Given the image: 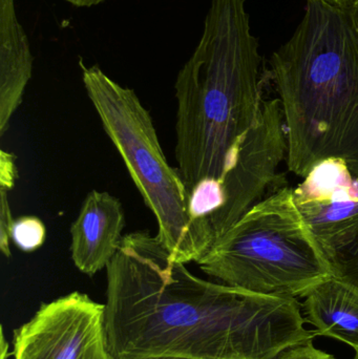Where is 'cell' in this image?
<instances>
[{"mask_svg":"<svg viewBox=\"0 0 358 359\" xmlns=\"http://www.w3.org/2000/svg\"><path fill=\"white\" fill-rule=\"evenodd\" d=\"M0 249L6 257H11L10 240L14 217L8 202V190L0 189Z\"/></svg>","mask_w":358,"mask_h":359,"instance_id":"cell-14","label":"cell"},{"mask_svg":"<svg viewBox=\"0 0 358 359\" xmlns=\"http://www.w3.org/2000/svg\"><path fill=\"white\" fill-rule=\"evenodd\" d=\"M76 8H90V6H98L102 4L104 0H64Z\"/></svg>","mask_w":358,"mask_h":359,"instance_id":"cell-17","label":"cell"},{"mask_svg":"<svg viewBox=\"0 0 358 359\" xmlns=\"http://www.w3.org/2000/svg\"><path fill=\"white\" fill-rule=\"evenodd\" d=\"M14 359H115L107 344L105 304L69 293L42 304L13 333Z\"/></svg>","mask_w":358,"mask_h":359,"instance_id":"cell-6","label":"cell"},{"mask_svg":"<svg viewBox=\"0 0 358 359\" xmlns=\"http://www.w3.org/2000/svg\"><path fill=\"white\" fill-rule=\"evenodd\" d=\"M294 202L326 257L358 234V177L345 160L313 166L294 189Z\"/></svg>","mask_w":358,"mask_h":359,"instance_id":"cell-8","label":"cell"},{"mask_svg":"<svg viewBox=\"0 0 358 359\" xmlns=\"http://www.w3.org/2000/svg\"><path fill=\"white\" fill-rule=\"evenodd\" d=\"M197 264L222 284L277 297H304L332 276L287 187L254 205Z\"/></svg>","mask_w":358,"mask_h":359,"instance_id":"cell-4","label":"cell"},{"mask_svg":"<svg viewBox=\"0 0 358 359\" xmlns=\"http://www.w3.org/2000/svg\"><path fill=\"white\" fill-rule=\"evenodd\" d=\"M306 320L319 334L338 339L358 350V293L333 276L305 295Z\"/></svg>","mask_w":358,"mask_h":359,"instance_id":"cell-11","label":"cell"},{"mask_svg":"<svg viewBox=\"0 0 358 359\" xmlns=\"http://www.w3.org/2000/svg\"><path fill=\"white\" fill-rule=\"evenodd\" d=\"M324 1L330 2V4H336V6H349L357 0H324Z\"/></svg>","mask_w":358,"mask_h":359,"instance_id":"cell-19","label":"cell"},{"mask_svg":"<svg viewBox=\"0 0 358 359\" xmlns=\"http://www.w3.org/2000/svg\"><path fill=\"white\" fill-rule=\"evenodd\" d=\"M82 80L103 128L155 215L157 238L179 263H197L210 249L189 209V194L178 168L164 155L153 118L132 88H124L97 65L80 61Z\"/></svg>","mask_w":358,"mask_h":359,"instance_id":"cell-5","label":"cell"},{"mask_svg":"<svg viewBox=\"0 0 358 359\" xmlns=\"http://www.w3.org/2000/svg\"><path fill=\"white\" fill-rule=\"evenodd\" d=\"M351 10H352L353 15H354L355 20H357L358 25V0L357 1L353 2L350 6Z\"/></svg>","mask_w":358,"mask_h":359,"instance_id":"cell-20","label":"cell"},{"mask_svg":"<svg viewBox=\"0 0 358 359\" xmlns=\"http://www.w3.org/2000/svg\"><path fill=\"white\" fill-rule=\"evenodd\" d=\"M34 57L14 0H0V137L6 134L33 72Z\"/></svg>","mask_w":358,"mask_h":359,"instance_id":"cell-10","label":"cell"},{"mask_svg":"<svg viewBox=\"0 0 358 359\" xmlns=\"http://www.w3.org/2000/svg\"><path fill=\"white\" fill-rule=\"evenodd\" d=\"M138 359H182V358H138Z\"/></svg>","mask_w":358,"mask_h":359,"instance_id":"cell-21","label":"cell"},{"mask_svg":"<svg viewBox=\"0 0 358 359\" xmlns=\"http://www.w3.org/2000/svg\"><path fill=\"white\" fill-rule=\"evenodd\" d=\"M1 358L0 359H6L8 358V341H6V337H4V331H1Z\"/></svg>","mask_w":358,"mask_h":359,"instance_id":"cell-18","label":"cell"},{"mask_svg":"<svg viewBox=\"0 0 358 359\" xmlns=\"http://www.w3.org/2000/svg\"><path fill=\"white\" fill-rule=\"evenodd\" d=\"M287 155V134L281 101H263L258 121L241 147L235 168L216 180L222 208L210 222L214 244L260 202L277 178L280 163Z\"/></svg>","mask_w":358,"mask_h":359,"instance_id":"cell-7","label":"cell"},{"mask_svg":"<svg viewBox=\"0 0 358 359\" xmlns=\"http://www.w3.org/2000/svg\"><path fill=\"white\" fill-rule=\"evenodd\" d=\"M246 0H212L195 52L177 76L176 155L187 191L221 180L260 116L265 76Z\"/></svg>","mask_w":358,"mask_h":359,"instance_id":"cell-2","label":"cell"},{"mask_svg":"<svg viewBox=\"0 0 358 359\" xmlns=\"http://www.w3.org/2000/svg\"><path fill=\"white\" fill-rule=\"evenodd\" d=\"M270 67L290 172L305 178L322 160L340 158L358 177V25L350 6L307 0Z\"/></svg>","mask_w":358,"mask_h":359,"instance_id":"cell-3","label":"cell"},{"mask_svg":"<svg viewBox=\"0 0 358 359\" xmlns=\"http://www.w3.org/2000/svg\"><path fill=\"white\" fill-rule=\"evenodd\" d=\"M327 259L331 276L358 293V234Z\"/></svg>","mask_w":358,"mask_h":359,"instance_id":"cell-12","label":"cell"},{"mask_svg":"<svg viewBox=\"0 0 358 359\" xmlns=\"http://www.w3.org/2000/svg\"><path fill=\"white\" fill-rule=\"evenodd\" d=\"M46 228L37 217L25 215L15 219L11 231V240L20 250L33 252L44 244Z\"/></svg>","mask_w":358,"mask_h":359,"instance_id":"cell-13","label":"cell"},{"mask_svg":"<svg viewBox=\"0 0 358 359\" xmlns=\"http://www.w3.org/2000/svg\"><path fill=\"white\" fill-rule=\"evenodd\" d=\"M105 327L115 359H275L312 341L296 297L198 278L157 236H124L106 267Z\"/></svg>","mask_w":358,"mask_h":359,"instance_id":"cell-1","label":"cell"},{"mask_svg":"<svg viewBox=\"0 0 358 359\" xmlns=\"http://www.w3.org/2000/svg\"><path fill=\"white\" fill-rule=\"evenodd\" d=\"M16 157L13 154L1 149L0 151V189L10 191L14 187L18 172H17Z\"/></svg>","mask_w":358,"mask_h":359,"instance_id":"cell-15","label":"cell"},{"mask_svg":"<svg viewBox=\"0 0 358 359\" xmlns=\"http://www.w3.org/2000/svg\"><path fill=\"white\" fill-rule=\"evenodd\" d=\"M353 359H358V350L357 351V354H355L354 358Z\"/></svg>","mask_w":358,"mask_h":359,"instance_id":"cell-22","label":"cell"},{"mask_svg":"<svg viewBox=\"0 0 358 359\" xmlns=\"http://www.w3.org/2000/svg\"><path fill=\"white\" fill-rule=\"evenodd\" d=\"M275 359H336L334 356L313 347L312 341L294 346L282 352Z\"/></svg>","mask_w":358,"mask_h":359,"instance_id":"cell-16","label":"cell"},{"mask_svg":"<svg viewBox=\"0 0 358 359\" xmlns=\"http://www.w3.org/2000/svg\"><path fill=\"white\" fill-rule=\"evenodd\" d=\"M124 226L120 201L106 191H90L71 226V259L78 270L94 276L106 269L121 248Z\"/></svg>","mask_w":358,"mask_h":359,"instance_id":"cell-9","label":"cell"}]
</instances>
